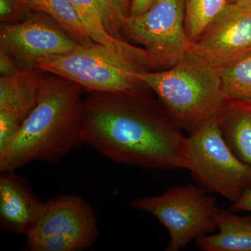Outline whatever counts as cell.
<instances>
[{
  "instance_id": "10",
  "label": "cell",
  "mask_w": 251,
  "mask_h": 251,
  "mask_svg": "<svg viewBox=\"0 0 251 251\" xmlns=\"http://www.w3.org/2000/svg\"><path fill=\"white\" fill-rule=\"evenodd\" d=\"M193 46L218 68L251 52V6L228 3Z\"/></svg>"
},
{
  "instance_id": "14",
  "label": "cell",
  "mask_w": 251,
  "mask_h": 251,
  "mask_svg": "<svg viewBox=\"0 0 251 251\" xmlns=\"http://www.w3.org/2000/svg\"><path fill=\"white\" fill-rule=\"evenodd\" d=\"M42 72L35 68L0 77V110H8L25 120L37 103L44 78Z\"/></svg>"
},
{
  "instance_id": "23",
  "label": "cell",
  "mask_w": 251,
  "mask_h": 251,
  "mask_svg": "<svg viewBox=\"0 0 251 251\" xmlns=\"http://www.w3.org/2000/svg\"><path fill=\"white\" fill-rule=\"evenodd\" d=\"M156 0H130L128 17H136L148 11Z\"/></svg>"
},
{
  "instance_id": "19",
  "label": "cell",
  "mask_w": 251,
  "mask_h": 251,
  "mask_svg": "<svg viewBox=\"0 0 251 251\" xmlns=\"http://www.w3.org/2000/svg\"><path fill=\"white\" fill-rule=\"evenodd\" d=\"M103 15L107 30L110 35L124 40L122 30L127 16L124 12L118 0H96Z\"/></svg>"
},
{
  "instance_id": "18",
  "label": "cell",
  "mask_w": 251,
  "mask_h": 251,
  "mask_svg": "<svg viewBox=\"0 0 251 251\" xmlns=\"http://www.w3.org/2000/svg\"><path fill=\"white\" fill-rule=\"evenodd\" d=\"M227 4L228 0H184L185 26L193 44Z\"/></svg>"
},
{
  "instance_id": "24",
  "label": "cell",
  "mask_w": 251,
  "mask_h": 251,
  "mask_svg": "<svg viewBox=\"0 0 251 251\" xmlns=\"http://www.w3.org/2000/svg\"><path fill=\"white\" fill-rule=\"evenodd\" d=\"M230 210L238 213L241 211L251 212V188L248 189L237 202L232 203Z\"/></svg>"
},
{
  "instance_id": "21",
  "label": "cell",
  "mask_w": 251,
  "mask_h": 251,
  "mask_svg": "<svg viewBox=\"0 0 251 251\" xmlns=\"http://www.w3.org/2000/svg\"><path fill=\"white\" fill-rule=\"evenodd\" d=\"M22 0H0V21L1 23L22 21L31 14Z\"/></svg>"
},
{
  "instance_id": "1",
  "label": "cell",
  "mask_w": 251,
  "mask_h": 251,
  "mask_svg": "<svg viewBox=\"0 0 251 251\" xmlns=\"http://www.w3.org/2000/svg\"><path fill=\"white\" fill-rule=\"evenodd\" d=\"M81 138L110 161L156 170L186 169V137L151 92H88Z\"/></svg>"
},
{
  "instance_id": "5",
  "label": "cell",
  "mask_w": 251,
  "mask_h": 251,
  "mask_svg": "<svg viewBox=\"0 0 251 251\" xmlns=\"http://www.w3.org/2000/svg\"><path fill=\"white\" fill-rule=\"evenodd\" d=\"M185 155L186 169L206 191L234 203L251 188V167L227 146L216 116L186 137Z\"/></svg>"
},
{
  "instance_id": "6",
  "label": "cell",
  "mask_w": 251,
  "mask_h": 251,
  "mask_svg": "<svg viewBox=\"0 0 251 251\" xmlns=\"http://www.w3.org/2000/svg\"><path fill=\"white\" fill-rule=\"evenodd\" d=\"M131 206L155 216L166 227L170 236L166 251H179L193 240L217 231V202L202 186H175L160 196L136 199Z\"/></svg>"
},
{
  "instance_id": "16",
  "label": "cell",
  "mask_w": 251,
  "mask_h": 251,
  "mask_svg": "<svg viewBox=\"0 0 251 251\" xmlns=\"http://www.w3.org/2000/svg\"><path fill=\"white\" fill-rule=\"evenodd\" d=\"M22 1L30 11L43 13L52 18L80 45L90 46L95 44L87 34L69 0Z\"/></svg>"
},
{
  "instance_id": "25",
  "label": "cell",
  "mask_w": 251,
  "mask_h": 251,
  "mask_svg": "<svg viewBox=\"0 0 251 251\" xmlns=\"http://www.w3.org/2000/svg\"><path fill=\"white\" fill-rule=\"evenodd\" d=\"M118 1L123 9L124 12L128 17V14H129L130 0H118Z\"/></svg>"
},
{
  "instance_id": "15",
  "label": "cell",
  "mask_w": 251,
  "mask_h": 251,
  "mask_svg": "<svg viewBox=\"0 0 251 251\" xmlns=\"http://www.w3.org/2000/svg\"><path fill=\"white\" fill-rule=\"evenodd\" d=\"M91 39L110 49L123 53L136 54L145 51L143 48L128 41L116 39L107 30L100 6L96 0H69Z\"/></svg>"
},
{
  "instance_id": "7",
  "label": "cell",
  "mask_w": 251,
  "mask_h": 251,
  "mask_svg": "<svg viewBox=\"0 0 251 251\" xmlns=\"http://www.w3.org/2000/svg\"><path fill=\"white\" fill-rule=\"evenodd\" d=\"M122 37L143 46L153 72L166 70L192 49L185 26L184 0H156L136 17H127Z\"/></svg>"
},
{
  "instance_id": "13",
  "label": "cell",
  "mask_w": 251,
  "mask_h": 251,
  "mask_svg": "<svg viewBox=\"0 0 251 251\" xmlns=\"http://www.w3.org/2000/svg\"><path fill=\"white\" fill-rule=\"evenodd\" d=\"M216 117L227 146L251 167V102L226 100Z\"/></svg>"
},
{
  "instance_id": "22",
  "label": "cell",
  "mask_w": 251,
  "mask_h": 251,
  "mask_svg": "<svg viewBox=\"0 0 251 251\" xmlns=\"http://www.w3.org/2000/svg\"><path fill=\"white\" fill-rule=\"evenodd\" d=\"M22 72L18 63L5 51L0 50V75L9 77Z\"/></svg>"
},
{
  "instance_id": "3",
  "label": "cell",
  "mask_w": 251,
  "mask_h": 251,
  "mask_svg": "<svg viewBox=\"0 0 251 251\" xmlns=\"http://www.w3.org/2000/svg\"><path fill=\"white\" fill-rule=\"evenodd\" d=\"M181 130L191 134L226 103L219 68L192 49L166 70L140 74Z\"/></svg>"
},
{
  "instance_id": "17",
  "label": "cell",
  "mask_w": 251,
  "mask_h": 251,
  "mask_svg": "<svg viewBox=\"0 0 251 251\" xmlns=\"http://www.w3.org/2000/svg\"><path fill=\"white\" fill-rule=\"evenodd\" d=\"M219 71L226 100L251 102V52Z\"/></svg>"
},
{
  "instance_id": "26",
  "label": "cell",
  "mask_w": 251,
  "mask_h": 251,
  "mask_svg": "<svg viewBox=\"0 0 251 251\" xmlns=\"http://www.w3.org/2000/svg\"><path fill=\"white\" fill-rule=\"evenodd\" d=\"M228 3H236V4L251 6V0H228Z\"/></svg>"
},
{
  "instance_id": "12",
  "label": "cell",
  "mask_w": 251,
  "mask_h": 251,
  "mask_svg": "<svg viewBox=\"0 0 251 251\" xmlns=\"http://www.w3.org/2000/svg\"><path fill=\"white\" fill-rule=\"evenodd\" d=\"M217 233L196 239L203 251H251V216L237 215L227 209H219L214 216Z\"/></svg>"
},
{
  "instance_id": "11",
  "label": "cell",
  "mask_w": 251,
  "mask_h": 251,
  "mask_svg": "<svg viewBox=\"0 0 251 251\" xmlns=\"http://www.w3.org/2000/svg\"><path fill=\"white\" fill-rule=\"evenodd\" d=\"M0 176V224L8 232L26 235L39 219L44 202L14 172Z\"/></svg>"
},
{
  "instance_id": "20",
  "label": "cell",
  "mask_w": 251,
  "mask_h": 251,
  "mask_svg": "<svg viewBox=\"0 0 251 251\" xmlns=\"http://www.w3.org/2000/svg\"><path fill=\"white\" fill-rule=\"evenodd\" d=\"M24 121L8 110H0V158L11 148Z\"/></svg>"
},
{
  "instance_id": "9",
  "label": "cell",
  "mask_w": 251,
  "mask_h": 251,
  "mask_svg": "<svg viewBox=\"0 0 251 251\" xmlns=\"http://www.w3.org/2000/svg\"><path fill=\"white\" fill-rule=\"evenodd\" d=\"M78 45L58 23L41 12L18 23H3L0 29V50L27 70L35 69L39 59L67 53Z\"/></svg>"
},
{
  "instance_id": "4",
  "label": "cell",
  "mask_w": 251,
  "mask_h": 251,
  "mask_svg": "<svg viewBox=\"0 0 251 251\" xmlns=\"http://www.w3.org/2000/svg\"><path fill=\"white\" fill-rule=\"evenodd\" d=\"M35 68L72 80L88 92H151L139 78L140 74L153 72L146 50L128 54L96 43L78 45L67 53L39 59Z\"/></svg>"
},
{
  "instance_id": "8",
  "label": "cell",
  "mask_w": 251,
  "mask_h": 251,
  "mask_svg": "<svg viewBox=\"0 0 251 251\" xmlns=\"http://www.w3.org/2000/svg\"><path fill=\"white\" fill-rule=\"evenodd\" d=\"M92 206L76 195H60L44 202L39 219L26 234L31 251H80L99 237Z\"/></svg>"
},
{
  "instance_id": "2",
  "label": "cell",
  "mask_w": 251,
  "mask_h": 251,
  "mask_svg": "<svg viewBox=\"0 0 251 251\" xmlns=\"http://www.w3.org/2000/svg\"><path fill=\"white\" fill-rule=\"evenodd\" d=\"M82 87L58 75L44 77L37 103L11 148L0 158L1 173L34 161L58 163L82 144Z\"/></svg>"
}]
</instances>
